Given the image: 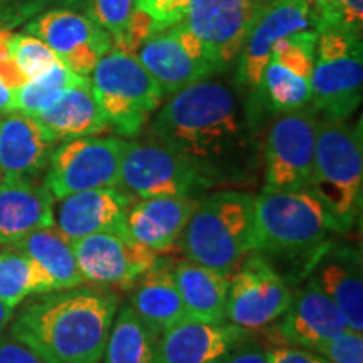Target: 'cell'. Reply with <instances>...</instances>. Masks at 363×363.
Returning <instances> with one entry per match:
<instances>
[{
    "instance_id": "cell-1",
    "label": "cell",
    "mask_w": 363,
    "mask_h": 363,
    "mask_svg": "<svg viewBox=\"0 0 363 363\" xmlns=\"http://www.w3.org/2000/svg\"><path fill=\"white\" fill-rule=\"evenodd\" d=\"M150 135L214 182L239 174L246 133L234 93L224 83L206 78L177 91L157 111Z\"/></svg>"
},
{
    "instance_id": "cell-2",
    "label": "cell",
    "mask_w": 363,
    "mask_h": 363,
    "mask_svg": "<svg viewBox=\"0 0 363 363\" xmlns=\"http://www.w3.org/2000/svg\"><path fill=\"white\" fill-rule=\"evenodd\" d=\"M116 311L118 296L106 286L44 293L22 308L11 337L45 363H99Z\"/></svg>"
},
{
    "instance_id": "cell-3",
    "label": "cell",
    "mask_w": 363,
    "mask_h": 363,
    "mask_svg": "<svg viewBox=\"0 0 363 363\" xmlns=\"http://www.w3.org/2000/svg\"><path fill=\"white\" fill-rule=\"evenodd\" d=\"M342 227L310 189H264L254 197V251L262 256H315Z\"/></svg>"
},
{
    "instance_id": "cell-4",
    "label": "cell",
    "mask_w": 363,
    "mask_h": 363,
    "mask_svg": "<svg viewBox=\"0 0 363 363\" xmlns=\"http://www.w3.org/2000/svg\"><path fill=\"white\" fill-rule=\"evenodd\" d=\"M180 244L187 259L233 276L254 251V197L225 190L199 201Z\"/></svg>"
},
{
    "instance_id": "cell-5",
    "label": "cell",
    "mask_w": 363,
    "mask_h": 363,
    "mask_svg": "<svg viewBox=\"0 0 363 363\" xmlns=\"http://www.w3.org/2000/svg\"><path fill=\"white\" fill-rule=\"evenodd\" d=\"M310 190L325 203L343 233L355 224L363 197L362 126L345 120L318 121Z\"/></svg>"
},
{
    "instance_id": "cell-6",
    "label": "cell",
    "mask_w": 363,
    "mask_h": 363,
    "mask_svg": "<svg viewBox=\"0 0 363 363\" xmlns=\"http://www.w3.org/2000/svg\"><path fill=\"white\" fill-rule=\"evenodd\" d=\"M89 81L110 128L118 135H138L163 99L138 57L116 48L99 59Z\"/></svg>"
},
{
    "instance_id": "cell-7",
    "label": "cell",
    "mask_w": 363,
    "mask_h": 363,
    "mask_svg": "<svg viewBox=\"0 0 363 363\" xmlns=\"http://www.w3.org/2000/svg\"><path fill=\"white\" fill-rule=\"evenodd\" d=\"M363 96L362 35L342 27L318 29L315 65L311 72L313 110L323 118L347 120Z\"/></svg>"
},
{
    "instance_id": "cell-8",
    "label": "cell",
    "mask_w": 363,
    "mask_h": 363,
    "mask_svg": "<svg viewBox=\"0 0 363 363\" xmlns=\"http://www.w3.org/2000/svg\"><path fill=\"white\" fill-rule=\"evenodd\" d=\"M214 184L195 163L165 145L126 142L118 189L130 197H195Z\"/></svg>"
},
{
    "instance_id": "cell-9",
    "label": "cell",
    "mask_w": 363,
    "mask_h": 363,
    "mask_svg": "<svg viewBox=\"0 0 363 363\" xmlns=\"http://www.w3.org/2000/svg\"><path fill=\"white\" fill-rule=\"evenodd\" d=\"M126 140L79 136L54 148L44 185L54 201L84 190L118 187Z\"/></svg>"
},
{
    "instance_id": "cell-10",
    "label": "cell",
    "mask_w": 363,
    "mask_h": 363,
    "mask_svg": "<svg viewBox=\"0 0 363 363\" xmlns=\"http://www.w3.org/2000/svg\"><path fill=\"white\" fill-rule=\"evenodd\" d=\"M291 296L288 283L267 257L252 251L229 279L225 320L249 333L264 330L279 320Z\"/></svg>"
},
{
    "instance_id": "cell-11",
    "label": "cell",
    "mask_w": 363,
    "mask_h": 363,
    "mask_svg": "<svg viewBox=\"0 0 363 363\" xmlns=\"http://www.w3.org/2000/svg\"><path fill=\"white\" fill-rule=\"evenodd\" d=\"M318 116L313 108L279 113L264 148V189H310Z\"/></svg>"
},
{
    "instance_id": "cell-12",
    "label": "cell",
    "mask_w": 363,
    "mask_h": 363,
    "mask_svg": "<svg viewBox=\"0 0 363 363\" xmlns=\"http://www.w3.org/2000/svg\"><path fill=\"white\" fill-rule=\"evenodd\" d=\"M135 56L155 79L163 98L219 71L197 38L180 22L150 34Z\"/></svg>"
},
{
    "instance_id": "cell-13",
    "label": "cell",
    "mask_w": 363,
    "mask_h": 363,
    "mask_svg": "<svg viewBox=\"0 0 363 363\" xmlns=\"http://www.w3.org/2000/svg\"><path fill=\"white\" fill-rule=\"evenodd\" d=\"M26 33L48 44L62 65L84 78L113 48L110 34L93 17L65 7L43 12L27 24Z\"/></svg>"
},
{
    "instance_id": "cell-14",
    "label": "cell",
    "mask_w": 363,
    "mask_h": 363,
    "mask_svg": "<svg viewBox=\"0 0 363 363\" xmlns=\"http://www.w3.org/2000/svg\"><path fill=\"white\" fill-rule=\"evenodd\" d=\"M259 7V0H189L180 24L222 69L239 57Z\"/></svg>"
},
{
    "instance_id": "cell-15",
    "label": "cell",
    "mask_w": 363,
    "mask_h": 363,
    "mask_svg": "<svg viewBox=\"0 0 363 363\" xmlns=\"http://www.w3.org/2000/svg\"><path fill=\"white\" fill-rule=\"evenodd\" d=\"M76 261L86 283L130 288L158 259L135 240L126 227L86 235L72 242Z\"/></svg>"
},
{
    "instance_id": "cell-16",
    "label": "cell",
    "mask_w": 363,
    "mask_h": 363,
    "mask_svg": "<svg viewBox=\"0 0 363 363\" xmlns=\"http://www.w3.org/2000/svg\"><path fill=\"white\" fill-rule=\"evenodd\" d=\"M316 26L315 9L308 0L262 2L239 54V83L254 93L259 86L272 48L281 39L301 30L316 29Z\"/></svg>"
},
{
    "instance_id": "cell-17",
    "label": "cell",
    "mask_w": 363,
    "mask_h": 363,
    "mask_svg": "<svg viewBox=\"0 0 363 363\" xmlns=\"http://www.w3.org/2000/svg\"><path fill=\"white\" fill-rule=\"evenodd\" d=\"M308 283L335 301L347 318L348 328L363 331V269L360 249L347 244L320 247L308 267Z\"/></svg>"
},
{
    "instance_id": "cell-18",
    "label": "cell",
    "mask_w": 363,
    "mask_h": 363,
    "mask_svg": "<svg viewBox=\"0 0 363 363\" xmlns=\"http://www.w3.org/2000/svg\"><path fill=\"white\" fill-rule=\"evenodd\" d=\"M249 335L229 321L185 318L158 337V363H222Z\"/></svg>"
},
{
    "instance_id": "cell-19",
    "label": "cell",
    "mask_w": 363,
    "mask_h": 363,
    "mask_svg": "<svg viewBox=\"0 0 363 363\" xmlns=\"http://www.w3.org/2000/svg\"><path fill=\"white\" fill-rule=\"evenodd\" d=\"M347 330L350 328L342 310L311 283L293 294L278 325L284 343L311 352H318Z\"/></svg>"
},
{
    "instance_id": "cell-20",
    "label": "cell",
    "mask_w": 363,
    "mask_h": 363,
    "mask_svg": "<svg viewBox=\"0 0 363 363\" xmlns=\"http://www.w3.org/2000/svg\"><path fill=\"white\" fill-rule=\"evenodd\" d=\"M131 197L118 187L76 192L54 202V225L71 242L125 227Z\"/></svg>"
},
{
    "instance_id": "cell-21",
    "label": "cell",
    "mask_w": 363,
    "mask_h": 363,
    "mask_svg": "<svg viewBox=\"0 0 363 363\" xmlns=\"http://www.w3.org/2000/svg\"><path fill=\"white\" fill-rule=\"evenodd\" d=\"M57 140L34 116L13 111L0 116V174L30 179L48 167Z\"/></svg>"
},
{
    "instance_id": "cell-22",
    "label": "cell",
    "mask_w": 363,
    "mask_h": 363,
    "mask_svg": "<svg viewBox=\"0 0 363 363\" xmlns=\"http://www.w3.org/2000/svg\"><path fill=\"white\" fill-rule=\"evenodd\" d=\"M199 206L195 197H153L131 201L125 227L135 240L162 254L180 242L182 233Z\"/></svg>"
},
{
    "instance_id": "cell-23",
    "label": "cell",
    "mask_w": 363,
    "mask_h": 363,
    "mask_svg": "<svg viewBox=\"0 0 363 363\" xmlns=\"http://www.w3.org/2000/svg\"><path fill=\"white\" fill-rule=\"evenodd\" d=\"M54 197L30 179L0 180V247L54 224Z\"/></svg>"
},
{
    "instance_id": "cell-24",
    "label": "cell",
    "mask_w": 363,
    "mask_h": 363,
    "mask_svg": "<svg viewBox=\"0 0 363 363\" xmlns=\"http://www.w3.org/2000/svg\"><path fill=\"white\" fill-rule=\"evenodd\" d=\"M172 269L157 259L130 286L131 310L158 337L170 326L189 318Z\"/></svg>"
},
{
    "instance_id": "cell-25",
    "label": "cell",
    "mask_w": 363,
    "mask_h": 363,
    "mask_svg": "<svg viewBox=\"0 0 363 363\" xmlns=\"http://www.w3.org/2000/svg\"><path fill=\"white\" fill-rule=\"evenodd\" d=\"M34 118L57 142L99 135L110 130V123L91 89L89 78L67 88L56 101Z\"/></svg>"
},
{
    "instance_id": "cell-26",
    "label": "cell",
    "mask_w": 363,
    "mask_h": 363,
    "mask_svg": "<svg viewBox=\"0 0 363 363\" xmlns=\"http://www.w3.org/2000/svg\"><path fill=\"white\" fill-rule=\"evenodd\" d=\"M174 278L189 318L222 323L225 320L230 276L184 259L174 266Z\"/></svg>"
},
{
    "instance_id": "cell-27",
    "label": "cell",
    "mask_w": 363,
    "mask_h": 363,
    "mask_svg": "<svg viewBox=\"0 0 363 363\" xmlns=\"http://www.w3.org/2000/svg\"><path fill=\"white\" fill-rule=\"evenodd\" d=\"M11 246L21 249L43 266L52 278L57 291L86 283L76 261L72 242L54 224L34 230Z\"/></svg>"
},
{
    "instance_id": "cell-28",
    "label": "cell",
    "mask_w": 363,
    "mask_h": 363,
    "mask_svg": "<svg viewBox=\"0 0 363 363\" xmlns=\"http://www.w3.org/2000/svg\"><path fill=\"white\" fill-rule=\"evenodd\" d=\"M103 358L104 363H158V335L135 315L131 306L120 308Z\"/></svg>"
},
{
    "instance_id": "cell-29",
    "label": "cell",
    "mask_w": 363,
    "mask_h": 363,
    "mask_svg": "<svg viewBox=\"0 0 363 363\" xmlns=\"http://www.w3.org/2000/svg\"><path fill=\"white\" fill-rule=\"evenodd\" d=\"M0 249V301L16 308L26 298L57 291L51 276L16 246Z\"/></svg>"
},
{
    "instance_id": "cell-30",
    "label": "cell",
    "mask_w": 363,
    "mask_h": 363,
    "mask_svg": "<svg viewBox=\"0 0 363 363\" xmlns=\"http://www.w3.org/2000/svg\"><path fill=\"white\" fill-rule=\"evenodd\" d=\"M254 94L278 115L299 110L311 103V79L269 57Z\"/></svg>"
},
{
    "instance_id": "cell-31",
    "label": "cell",
    "mask_w": 363,
    "mask_h": 363,
    "mask_svg": "<svg viewBox=\"0 0 363 363\" xmlns=\"http://www.w3.org/2000/svg\"><path fill=\"white\" fill-rule=\"evenodd\" d=\"M84 76L76 74L61 61L38 78L29 79L16 91V111L35 116L61 96L67 88L83 83Z\"/></svg>"
},
{
    "instance_id": "cell-32",
    "label": "cell",
    "mask_w": 363,
    "mask_h": 363,
    "mask_svg": "<svg viewBox=\"0 0 363 363\" xmlns=\"http://www.w3.org/2000/svg\"><path fill=\"white\" fill-rule=\"evenodd\" d=\"M136 11V0H91L88 16L110 34L113 48L128 52L130 27Z\"/></svg>"
},
{
    "instance_id": "cell-33",
    "label": "cell",
    "mask_w": 363,
    "mask_h": 363,
    "mask_svg": "<svg viewBox=\"0 0 363 363\" xmlns=\"http://www.w3.org/2000/svg\"><path fill=\"white\" fill-rule=\"evenodd\" d=\"M11 52L27 81L44 74L59 62V57L52 52V49L29 33L11 34Z\"/></svg>"
},
{
    "instance_id": "cell-34",
    "label": "cell",
    "mask_w": 363,
    "mask_h": 363,
    "mask_svg": "<svg viewBox=\"0 0 363 363\" xmlns=\"http://www.w3.org/2000/svg\"><path fill=\"white\" fill-rule=\"evenodd\" d=\"M316 353L330 363H363V335L347 330Z\"/></svg>"
},
{
    "instance_id": "cell-35",
    "label": "cell",
    "mask_w": 363,
    "mask_h": 363,
    "mask_svg": "<svg viewBox=\"0 0 363 363\" xmlns=\"http://www.w3.org/2000/svg\"><path fill=\"white\" fill-rule=\"evenodd\" d=\"M187 4L189 0H136V6L155 22L157 29L180 22Z\"/></svg>"
},
{
    "instance_id": "cell-36",
    "label": "cell",
    "mask_w": 363,
    "mask_h": 363,
    "mask_svg": "<svg viewBox=\"0 0 363 363\" xmlns=\"http://www.w3.org/2000/svg\"><path fill=\"white\" fill-rule=\"evenodd\" d=\"M11 30L7 27H0V79L9 88L17 91L22 84L27 83L24 74L19 71L11 52Z\"/></svg>"
},
{
    "instance_id": "cell-37",
    "label": "cell",
    "mask_w": 363,
    "mask_h": 363,
    "mask_svg": "<svg viewBox=\"0 0 363 363\" xmlns=\"http://www.w3.org/2000/svg\"><path fill=\"white\" fill-rule=\"evenodd\" d=\"M267 363H330L316 352L306 348L293 347V345H281L266 352Z\"/></svg>"
},
{
    "instance_id": "cell-38",
    "label": "cell",
    "mask_w": 363,
    "mask_h": 363,
    "mask_svg": "<svg viewBox=\"0 0 363 363\" xmlns=\"http://www.w3.org/2000/svg\"><path fill=\"white\" fill-rule=\"evenodd\" d=\"M0 363H45L43 358L13 337H0Z\"/></svg>"
},
{
    "instance_id": "cell-39",
    "label": "cell",
    "mask_w": 363,
    "mask_h": 363,
    "mask_svg": "<svg viewBox=\"0 0 363 363\" xmlns=\"http://www.w3.org/2000/svg\"><path fill=\"white\" fill-rule=\"evenodd\" d=\"M338 7L343 29L362 35L363 0H338Z\"/></svg>"
},
{
    "instance_id": "cell-40",
    "label": "cell",
    "mask_w": 363,
    "mask_h": 363,
    "mask_svg": "<svg viewBox=\"0 0 363 363\" xmlns=\"http://www.w3.org/2000/svg\"><path fill=\"white\" fill-rule=\"evenodd\" d=\"M89 6H91V0H27L24 17L26 19H29V17L35 16V13H40L48 7H52V9L65 7V9H72V11L88 13Z\"/></svg>"
},
{
    "instance_id": "cell-41",
    "label": "cell",
    "mask_w": 363,
    "mask_h": 363,
    "mask_svg": "<svg viewBox=\"0 0 363 363\" xmlns=\"http://www.w3.org/2000/svg\"><path fill=\"white\" fill-rule=\"evenodd\" d=\"M308 2L315 9L318 19L316 30L323 29V27H342L338 0H308Z\"/></svg>"
},
{
    "instance_id": "cell-42",
    "label": "cell",
    "mask_w": 363,
    "mask_h": 363,
    "mask_svg": "<svg viewBox=\"0 0 363 363\" xmlns=\"http://www.w3.org/2000/svg\"><path fill=\"white\" fill-rule=\"evenodd\" d=\"M27 0H0V26L12 27L26 21Z\"/></svg>"
},
{
    "instance_id": "cell-43",
    "label": "cell",
    "mask_w": 363,
    "mask_h": 363,
    "mask_svg": "<svg viewBox=\"0 0 363 363\" xmlns=\"http://www.w3.org/2000/svg\"><path fill=\"white\" fill-rule=\"evenodd\" d=\"M222 363H267L266 350L256 343H242Z\"/></svg>"
},
{
    "instance_id": "cell-44",
    "label": "cell",
    "mask_w": 363,
    "mask_h": 363,
    "mask_svg": "<svg viewBox=\"0 0 363 363\" xmlns=\"http://www.w3.org/2000/svg\"><path fill=\"white\" fill-rule=\"evenodd\" d=\"M16 111V91L0 79V116Z\"/></svg>"
},
{
    "instance_id": "cell-45",
    "label": "cell",
    "mask_w": 363,
    "mask_h": 363,
    "mask_svg": "<svg viewBox=\"0 0 363 363\" xmlns=\"http://www.w3.org/2000/svg\"><path fill=\"white\" fill-rule=\"evenodd\" d=\"M13 318V308L6 305L4 301H0V331L11 323Z\"/></svg>"
},
{
    "instance_id": "cell-46",
    "label": "cell",
    "mask_w": 363,
    "mask_h": 363,
    "mask_svg": "<svg viewBox=\"0 0 363 363\" xmlns=\"http://www.w3.org/2000/svg\"><path fill=\"white\" fill-rule=\"evenodd\" d=\"M4 179V177H2V174H0V180H2Z\"/></svg>"
},
{
    "instance_id": "cell-47",
    "label": "cell",
    "mask_w": 363,
    "mask_h": 363,
    "mask_svg": "<svg viewBox=\"0 0 363 363\" xmlns=\"http://www.w3.org/2000/svg\"><path fill=\"white\" fill-rule=\"evenodd\" d=\"M259 2H261V4H262V2H266V0H259Z\"/></svg>"
}]
</instances>
